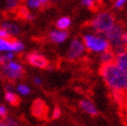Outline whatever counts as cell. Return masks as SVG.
Listing matches in <instances>:
<instances>
[{"mask_svg": "<svg viewBox=\"0 0 127 126\" xmlns=\"http://www.w3.org/2000/svg\"><path fill=\"white\" fill-rule=\"evenodd\" d=\"M124 28L122 25H120L118 23H116L114 26L107 31L106 33H104L103 35L106 37V39L109 40L110 46H111V50L115 53L116 55L121 53L127 49L124 43H123V33H124Z\"/></svg>", "mask_w": 127, "mask_h": 126, "instance_id": "obj_4", "label": "cell"}, {"mask_svg": "<svg viewBox=\"0 0 127 126\" xmlns=\"http://www.w3.org/2000/svg\"><path fill=\"white\" fill-rule=\"evenodd\" d=\"M6 124H7V126H20L19 125V123L15 120V119L12 118H6Z\"/></svg>", "mask_w": 127, "mask_h": 126, "instance_id": "obj_25", "label": "cell"}, {"mask_svg": "<svg viewBox=\"0 0 127 126\" xmlns=\"http://www.w3.org/2000/svg\"><path fill=\"white\" fill-rule=\"evenodd\" d=\"M123 43H124V46L127 48V29L124 30V33H123Z\"/></svg>", "mask_w": 127, "mask_h": 126, "instance_id": "obj_28", "label": "cell"}, {"mask_svg": "<svg viewBox=\"0 0 127 126\" xmlns=\"http://www.w3.org/2000/svg\"><path fill=\"white\" fill-rule=\"evenodd\" d=\"M115 57H116V54L111 49L99 54V60L101 62V64H106V63L114 62L115 61Z\"/></svg>", "mask_w": 127, "mask_h": 126, "instance_id": "obj_14", "label": "cell"}, {"mask_svg": "<svg viewBox=\"0 0 127 126\" xmlns=\"http://www.w3.org/2000/svg\"><path fill=\"white\" fill-rule=\"evenodd\" d=\"M86 48L82 38H72L70 40L66 51V57L68 60L74 61L82 58L86 53Z\"/></svg>", "mask_w": 127, "mask_h": 126, "instance_id": "obj_6", "label": "cell"}, {"mask_svg": "<svg viewBox=\"0 0 127 126\" xmlns=\"http://www.w3.org/2000/svg\"><path fill=\"white\" fill-rule=\"evenodd\" d=\"M50 1H53V2H58V1H60V0H50Z\"/></svg>", "mask_w": 127, "mask_h": 126, "instance_id": "obj_31", "label": "cell"}, {"mask_svg": "<svg viewBox=\"0 0 127 126\" xmlns=\"http://www.w3.org/2000/svg\"><path fill=\"white\" fill-rule=\"evenodd\" d=\"M18 12L22 18H24L25 20H27V21H32L34 19V15L31 12V10H29L27 7H25V6H23V7H19Z\"/></svg>", "mask_w": 127, "mask_h": 126, "instance_id": "obj_17", "label": "cell"}, {"mask_svg": "<svg viewBox=\"0 0 127 126\" xmlns=\"http://www.w3.org/2000/svg\"><path fill=\"white\" fill-rule=\"evenodd\" d=\"M0 126H7V124H6V121L3 120V119H1V120H0Z\"/></svg>", "mask_w": 127, "mask_h": 126, "instance_id": "obj_29", "label": "cell"}, {"mask_svg": "<svg viewBox=\"0 0 127 126\" xmlns=\"http://www.w3.org/2000/svg\"><path fill=\"white\" fill-rule=\"evenodd\" d=\"M16 92L20 96H27L30 94L31 89H30V87L26 84H19L16 87Z\"/></svg>", "mask_w": 127, "mask_h": 126, "instance_id": "obj_18", "label": "cell"}, {"mask_svg": "<svg viewBox=\"0 0 127 126\" xmlns=\"http://www.w3.org/2000/svg\"><path fill=\"white\" fill-rule=\"evenodd\" d=\"M1 77H2V74H1V72H0V79H1Z\"/></svg>", "mask_w": 127, "mask_h": 126, "instance_id": "obj_32", "label": "cell"}, {"mask_svg": "<svg viewBox=\"0 0 127 126\" xmlns=\"http://www.w3.org/2000/svg\"><path fill=\"white\" fill-rule=\"evenodd\" d=\"M7 114H8V111H7L6 105L0 104V119H5L7 117Z\"/></svg>", "mask_w": 127, "mask_h": 126, "instance_id": "obj_23", "label": "cell"}, {"mask_svg": "<svg viewBox=\"0 0 127 126\" xmlns=\"http://www.w3.org/2000/svg\"><path fill=\"white\" fill-rule=\"evenodd\" d=\"M0 72L2 77L10 81H17L24 74V66L21 62L14 60L7 61L5 64L0 66Z\"/></svg>", "mask_w": 127, "mask_h": 126, "instance_id": "obj_5", "label": "cell"}, {"mask_svg": "<svg viewBox=\"0 0 127 126\" xmlns=\"http://www.w3.org/2000/svg\"><path fill=\"white\" fill-rule=\"evenodd\" d=\"M116 24V19L111 11L101 10L93 17L90 22V28L94 32L104 34Z\"/></svg>", "mask_w": 127, "mask_h": 126, "instance_id": "obj_3", "label": "cell"}, {"mask_svg": "<svg viewBox=\"0 0 127 126\" xmlns=\"http://www.w3.org/2000/svg\"><path fill=\"white\" fill-rule=\"evenodd\" d=\"M60 116H61V110L59 108H55L53 113H52V118L53 119H58V118H60Z\"/></svg>", "mask_w": 127, "mask_h": 126, "instance_id": "obj_24", "label": "cell"}, {"mask_svg": "<svg viewBox=\"0 0 127 126\" xmlns=\"http://www.w3.org/2000/svg\"><path fill=\"white\" fill-rule=\"evenodd\" d=\"M127 4V0H114V7L116 9H121Z\"/></svg>", "mask_w": 127, "mask_h": 126, "instance_id": "obj_22", "label": "cell"}, {"mask_svg": "<svg viewBox=\"0 0 127 126\" xmlns=\"http://www.w3.org/2000/svg\"><path fill=\"white\" fill-rule=\"evenodd\" d=\"M26 60L30 65H32L37 68H47L49 65V61L44 56L38 52H32L29 53L26 56Z\"/></svg>", "mask_w": 127, "mask_h": 126, "instance_id": "obj_8", "label": "cell"}, {"mask_svg": "<svg viewBox=\"0 0 127 126\" xmlns=\"http://www.w3.org/2000/svg\"><path fill=\"white\" fill-rule=\"evenodd\" d=\"M80 108L83 112H85L86 114L90 115V116L98 115V109L90 99H87V98L82 99L80 101Z\"/></svg>", "mask_w": 127, "mask_h": 126, "instance_id": "obj_10", "label": "cell"}, {"mask_svg": "<svg viewBox=\"0 0 127 126\" xmlns=\"http://www.w3.org/2000/svg\"><path fill=\"white\" fill-rule=\"evenodd\" d=\"M82 40H83L87 51L94 54H100L111 49L110 42L106 39V37L103 34L94 32V31L84 33Z\"/></svg>", "mask_w": 127, "mask_h": 126, "instance_id": "obj_2", "label": "cell"}, {"mask_svg": "<svg viewBox=\"0 0 127 126\" xmlns=\"http://www.w3.org/2000/svg\"><path fill=\"white\" fill-rule=\"evenodd\" d=\"M50 2V0H25V7L29 10L40 9L42 6H46Z\"/></svg>", "mask_w": 127, "mask_h": 126, "instance_id": "obj_12", "label": "cell"}, {"mask_svg": "<svg viewBox=\"0 0 127 126\" xmlns=\"http://www.w3.org/2000/svg\"><path fill=\"white\" fill-rule=\"evenodd\" d=\"M68 31L67 30H61L56 28L52 31H50L49 33V39L50 41H52L53 43L56 45H61V43H64L67 39H68Z\"/></svg>", "mask_w": 127, "mask_h": 126, "instance_id": "obj_9", "label": "cell"}, {"mask_svg": "<svg viewBox=\"0 0 127 126\" xmlns=\"http://www.w3.org/2000/svg\"><path fill=\"white\" fill-rule=\"evenodd\" d=\"M100 74L107 87L114 92L127 91V71L120 68L115 62L101 65Z\"/></svg>", "mask_w": 127, "mask_h": 126, "instance_id": "obj_1", "label": "cell"}, {"mask_svg": "<svg viewBox=\"0 0 127 126\" xmlns=\"http://www.w3.org/2000/svg\"><path fill=\"white\" fill-rule=\"evenodd\" d=\"M100 2H110V1H113V0H99Z\"/></svg>", "mask_w": 127, "mask_h": 126, "instance_id": "obj_30", "label": "cell"}, {"mask_svg": "<svg viewBox=\"0 0 127 126\" xmlns=\"http://www.w3.org/2000/svg\"><path fill=\"white\" fill-rule=\"evenodd\" d=\"M25 51L24 42L19 39H9L0 37V53L12 52L15 54L22 53Z\"/></svg>", "mask_w": 127, "mask_h": 126, "instance_id": "obj_7", "label": "cell"}, {"mask_svg": "<svg viewBox=\"0 0 127 126\" xmlns=\"http://www.w3.org/2000/svg\"><path fill=\"white\" fill-rule=\"evenodd\" d=\"M4 99L6 102H8L11 105H17L19 103V96L17 92H14L12 90H6L4 94Z\"/></svg>", "mask_w": 127, "mask_h": 126, "instance_id": "obj_16", "label": "cell"}, {"mask_svg": "<svg viewBox=\"0 0 127 126\" xmlns=\"http://www.w3.org/2000/svg\"><path fill=\"white\" fill-rule=\"evenodd\" d=\"M97 1L98 0H81V4L86 8H93L97 4Z\"/></svg>", "mask_w": 127, "mask_h": 126, "instance_id": "obj_21", "label": "cell"}, {"mask_svg": "<svg viewBox=\"0 0 127 126\" xmlns=\"http://www.w3.org/2000/svg\"><path fill=\"white\" fill-rule=\"evenodd\" d=\"M0 37H4V38H9L8 33L6 32V31H5L3 28H1V27H0Z\"/></svg>", "mask_w": 127, "mask_h": 126, "instance_id": "obj_26", "label": "cell"}, {"mask_svg": "<svg viewBox=\"0 0 127 126\" xmlns=\"http://www.w3.org/2000/svg\"><path fill=\"white\" fill-rule=\"evenodd\" d=\"M1 28H3L6 32L8 33L9 37L11 36H18L21 33V27L12 21H3L1 23Z\"/></svg>", "mask_w": 127, "mask_h": 126, "instance_id": "obj_11", "label": "cell"}, {"mask_svg": "<svg viewBox=\"0 0 127 126\" xmlns=\"http://www.w3.org/2000/svg\"><path fill=\"white\" fill-rule=\"evenodd\" d=\"M71 26V19L67 16L60 17L58 20L56 21V28L61 30H67Z\"/></svg>", "mask_w": 127, "mask_h": 126, "instance_id": "obj_15", "label": "cell"}, {"mask_svg": "<svg viewBox=\"0 0 127 126\" xmlns=\"http://www.w3.org/2000/svg\"><path fill=\"white\" fill-rule=\"evenodd\" d=\"M16 58V54L12 52H5V53H0V66L5 64L7 61L14 60Z\"/></svg>", "mask_w": 127, "mask_h": 126, "instance_id": "obj_19", "label": "cell"}, {"mask_svg": "<svg viewBox=\"0 0 127 126\" xmlns=\"http://www.w3.org/2000/svg\"><path fill=\"white\" fill-rule=\"evenodd\" d=\"M21 5V0H5V6L8 10L18 9Z\"/></svg>", "mask_w": 127, "mask_h": 126, "instance_id": "obj_20", "label": "cell"}, {"mask_svg": "<svg viewBox=\"0 0 127 126\" xmlns=\"http://www.w3.org/2000/svg\"><path fill=\"white\" fill-rule=\"evenodd\" d=\"M114 62H115L120 68H122L125 71H127V49L125 51L117 54Z\"/></svg>", "mask_w": 127, "mask_h": 126, "instance_id": "obj_13", "label": "cell"}, {"mask_svg": "<svg viewBox=\"0 0 127 126\" xmlns=\"http://www.w3.org/2000/svg\"><path fill=\"white\" fill-rule=\"evenodd\" d=\"M33 83H34L36 86H41V85H42V80H41V78H39V77H35V78L33 79Z\"/></svg>", "mask_w": 127, "mask_h": 126, "instance_id": "obj_27", "label": "cell"}]
</instances>
